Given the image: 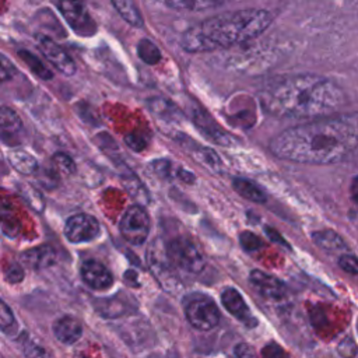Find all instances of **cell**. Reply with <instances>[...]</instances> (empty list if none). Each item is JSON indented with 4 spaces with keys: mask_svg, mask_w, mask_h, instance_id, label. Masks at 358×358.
Segmentation results:
<instances>
[{
    "mask_svg": "<svg viewBox=\"0 0 358 358\" xmlns=\"http://www.w3.org/2000/svg\"><path fill=\"white\" fill-rule=\"evenodd\" d=\"M274 157L285 161L329 165L358 151V112L329 115L292 126L270 141Z\"/></svg>",
    "mask_w": 358,
    "mask_h": 358,
    "instance_id": "1",
    "label": "cell"
},
{
    "mask_svg": "<svg viewBox=\"0 0 358 358\" xmlns=\"http://www.w3.org/2000/svg\"><path fill=\"white\" fill-rule=\"evenodd\" d=\"M262 108L277 117L316 119L337 112L347 102L333 80L303 73L273 77L259 91Z\"/></svg>",
    "mask_w": 358,
    "mask_h": 358,
    "instance_id": "2",
    "label": "cell"
},
{
    "mask_svg": "<svg viewBox=\"0 0 358 358\" xmlns=\"http://www.w3.org/2000/svg\"><path fill=\"white\" fill-rule=\"evenodd\" d=\"M273 14L264 8H242L211 15L180 36V48L187 53H206L228 49L262 35L273 22Z\"/></svg>",
    "mask_w": 358,
    "mask_h": 358,
    "instance_id": "3",
    "label": "cell"
},
{
    "mask_svg": "<svg viewBox=\"0 0 358 358\" xmlns=\"http://www.w3.org/2000/svg\"><path fill=\"white\" fill-rule=\"evenodd\" d=\"M165 248L172 264L178 271L196 275L206 267L207 260L200 246L187 236H175L165 245Z\"/></svg>",
    "mask_w": 358,
    "mask_h": 358,
    "instance_id": "4",
    "label": "cell"
},
{
    "mask_svg": "<svg viewBox=\"0 0 358 358\" xmlns=\"http://www.w3.org/2000/svg\"><path fill=\"white\" fill-rule=\"evenodd\" d=\"M147 260L152 274L159 281L161 287H164L169 292H176L180 289L182 282L180 277L178 275L179 271L172 264L162 241L155 239L150 245L147 252Z\"/></svg>",
    "mask_w": 358,
    "mask_h": 358,
    "instance_id": "5",
    "label": "cell"
},
{
    "mask_svg": "<svg viewBox=\"0 0 358 358\" xmlns=\"http://www.w3.org/2000/svg\"><path fill=\"white\" fill-rule=\"evenodd\" d=\"M150 232V217L141 206L129 207L120 220V234L131 245L145 242Z\"/></svg>",
    "mask_w": 358,
    "mask_h": 358,
    "instance_id": "6",
    "label": "cell"
},
{
    "mask_svg": "<svg viewBox=\"0 0 358 358\" xmlns=\"http://www.w3.org/2000/svg\"><path fill=\"white\" fill-rule=\"evenodd\" d=\"M57 7L69 27L77 35L90 36L95 34L96 25L83 0H59Z\"/></svg>",
    "mask_w": 358,
    "mask_h": 358,
    "instance_id": "7",
    "label": "cell"
},
{
    "mask_svg": "<svg viewBox=\"0 0 358 358\" xmlns=\"http://www.w3.org/2000/svg\"><path fill=\"white\" fill-rule=\"evenodd\" d=\"M187 322L197 330H211L220 322V310L215 302L207 296L193 298L185 308Z\"/></svg>",
    "mask_w": 358,
    "mask_h": 358,
    "instance_id": "8",
    "label": "cell"
},
{
    "mask_svg": "<svg viewBox=\"0 0 358 358\" xmlns=\"http://www.w3.org/2000/svg\"><path fill=\"white\" fill-rule=\"evenodd\" d=\"M101 232L99 222L88 214H76L64 225V235L73 243H81L95 239Z\"/></svg>",
    "mask_w": 358,
    "mask_h": 358,
    "instance_id": "9",
    "label": "cell"
},
{
    "mask_svg": "<svg viewBox=\"0 0 358 358\" xmlns=\"http://www.w3.org/2000/svg\"><path fill=\"white\" fill-rule=\"evenodd\" d=\"M249 281L253 285V288L266 299L277 302L282 301L287 295V289L282 281H280L277 277L260 271V270H253L249 275Z\"/></svg>",
    "mask_w": 358,
    "mask_h": 358,
    "instance_id": "10",
    "label": "cell"
},
{
    "mask_svg": "<svg viewBox=\"0 0 358 358\" xmlns=\"http://www.w3.org/2000/svg\"><path fill=\"white\" fill-rule=\"evenodd\" d=\"M39 49L43 56L64 76H73L77 70L74 60L64 52V49L57 45L53 39L45 36L39 41Z\"/></svg>",
    "mask_w": 358,
    "mask_h": 358,
    "instance_id": "11",
    "label": "cell"
},
{
    "mask_svg": "<svg viewBox=\"0 0 358 358\" xmlns=\"http://www.w3.org/2000/svg\"><path fill=\"white\" fill-rule=\"evenodd\" d=\"M221 303L231 315H234L238 320H241L246 326L252 327L257 324V320L252 315L243 296L235 288H227L221 292Z\"/></svg>",
    "mask_w": 358,
    "mask_h": 358,
    "instance_id": "12",
    "label": "cell"
},
{
    "mask_svg": "<svg viewBox=\"0 0 358 358\" xmlns=\"http://www.w3.org/2000/svg\"><path fill=\"white\" fill-rule=\"evenodd\" d=\"M21 133L22 120L18 113L8 106H0V140L15 145L21 140Z\"/></svg>",
    "mask_w": 358,
    "mask_h": 358,
    "instance_id": "13",
    "label": "cell"
},
{
    "mask_svg": "<svg viewBox=\"0 0 358 358\" xmlns=\"http://www.w3.org/2000/svg\"><path fill=\"white\" fill-rule=\"evenodd\" d=\"M81 278L92 289H105L113 282L112 273L96 260H87L81 266Z\"/></svg>",
    "mask_w": 358,
    "mask_h": 358,
    "instance_id": "14",
    "label": "cell"
},
{
    "mask_svg": "<svg viewBox=\"0 0 358 358\" xmlns=\"http://www.w3.org/2000/svg\"><path fill=\"white\" fill-rule=\"evenodd\" d=\"M21 260L27 267L41 270L56 263V252L49 245H41L24 252Z\"/></svg>",
    "mask_w": 358,
    "mask_h": 358,
    "instance_id": "15",
    "label": "cell"
},
{
    "mask_svg": "<svg viewBox=\"0 0 358 358\" xmlns=\"http://www.w3.org/2000/svg\"><path fill=\"white\" fill-rule=\"evenodd\" d=\"M53 334L63 344H74L83 334V326L74 316H63L53 323Z\"/></svg>",
    "mask_w": 358,
    "mask_h": 358,
    "instance_id": "16",
    "label": "cell"
},
{
    "mask_svg": "<svg viewBox=\"0 0 358 358\" xmlns=\"http://www.w3.org/2000/svg\"><path fill=\"white\" fill-rule=\"evenodd\" d=\"M151 168L155 172V175H158L162 179L178 178L185 182H189V183H192L194 180V175L190 171L172 162L171 159H165V158L155 159L151 162Z\"/></svg>",
    "mask_w": 358,
    "mask_h": 358,
    "instance_id": "17",
    "label": "cell"
},
{
    "mask_svg": "<svg viewBox=\"0 0 358 358\" xmlns=\"http://www.w3.org/2000/svg\"><path fill=\"white\" fill-rule=\"evenodd\" d=\"M166 7L178 11H203L224 6L229 0H161Z\"/></svg>",
    "mask_w": 358,
    "mask_h": 358,
    "instance_id": "18",
    "label": "cell"
},
{
    "mask_svg": "<svg viewBox=\"0 0 358 358\" xmlns=\"http://www.w3.org/2000/svg\"><path fill=\"white\" fill-rule=\"evenodd\" d=\"M7 159L11 164V166L24 175H31L38 171V161L34 155L24 150H13L7 154Z\"/></svg>",
    "mask_w": 358,
    "mask_h": 358,
    "instance_id": "19",
    "label": "cell"
},
{
    "mask_svg": "<svg viewBox=\"0 0 358 358\" xmlns=\"http://www.w3.org/2000/svg\"><path fill=\"white\" fill-rule=\"evenodd\" d=\"M119 15L131 27L141 28L144 25V18L136 6L134 0H110Z\"/></svg>",
    "mask_w": 358,
    "mask_h": 358,
    "instance_id": "20",
    "label": "cell"
},
{
    "mask_svg": "<svg viewBox=\"0 0 358 358\" xmlns=\"http://www.w3.org/2000/svg\"><path fill=\"white\" fill-rule=\"evenodd\" d=\"M193 158L203 165L204 168H207L208 171H211L213 173H221L224 171V165L222 161L220 159V157L211 150V148H206L201 145H193V151H190Z\"/></svg>",
    "mask_w": 358,
    "mask_h": 358,
    "instance_id": "21",
    "label": "cell"
},
{
    "mask_svg": "<svg viewBox=\"0 0 358 358\" xmlns=\"http://www.w3.org/2000/svg\"><path fill=\"white\" fill-rule=\"evenodd\" d=\"M313 242L320 246L324 250H330V252H343L347 249V243L344 242V239L334 231L331 229H323V231H317L312 235Z\"/></svg>",
    "mask_w": 358,
    "mask_h": 358,
    "instance_id": "22",
    "label": "cell"
},
{
    "mask_svg": "<svg viewBox=\"0 0 358 358\" xmlns=\"http://www.w3.org/2000/svg\"><path fill=\"white\" fill-rule=\"evenodd\" d=\"M232 186L236 193H239L243 199L250 200L253 203H264L267 196L262 187H259L252 180L243 179V178H235L232 182Z\"/></svg>",
    "mask_w": 358,
    "mask_h": 358,
    "instance_id": "23",
    "label": "cell"
},
{
    "mask_svg": "<svg viewBox=\"0 0 358 358\" xmlns=\"http://www.w3.org/2000/svg\"><path fill=\"white\" fill-rule=\"evenodd\" d=\"M0 225L10 236H14L20 228V221L17 220L14 206L6 197H0Z\"/></svg>",
    "mask_w": 358,
    "mask_h": 358,
    "instance_id": "24",
    "label": "cell"
},
{
    "mask_svg": "<svg viewBox=\"0 0 358 358\" xmlns=\"http://www.w3.org/2000/svg\"><path fill=\"white\" fill-rule=\"evenodd\" d=\"M18 56L38 78H41V80H52L53 78L52 70H49V67H46L45 63L38 56L31 53L29 50H25V49L18 50Z\"/></svg>",
    "mask_w": 358,
    "mask_h": 358,
    "instance_id": "25",
    "label": "cell"
},
{
    "mask_svg": "<svg viewBox=\"0 0 358 358\" xmlns=\"http://www.w3.org/2000/svg\"><path fill=\"white\" fill-rule=\"evenodd\" d=\"M137 52H138V56L145 63H150V64L157 63L158 59H159V52H158L157 46L151 41H148V39H143V41L138 42Z\"/></svg>",
    "mask_w": 358,
    "mask_h": 358,
    "instance_id": "26",
    "label": "cell"
},
{
    "mask_svg": "<svg viewBox=\"0 0 358 358\" xmlns=\"http://www.w3.org/2000/svg\"><path fill=\"white\" fill-rule=\"evenodd\" d=\"M52 164L57 172L64 175H73L76 172V164L73 158L64 152H56L52 157Z\"/></svg>",
    "mask_w": 358,
    "mask_h": 358,
    "instance_id": "27",
    "label": "cell"
},
{
    "mask_svg": "<svg viewBox=\"0 0 358 358\" xmlns=\"http://www.w3.org/2000/svg\"><path fill=\"white\" fill-rule=\"evenodd\" d=\"M124 185H126V189L129 190V193L134 199H137L140 203H148L147 189L143 186V183L136 176L131 175L129 179H124Z\"/></svg>",
    "mask_w": 358,
    "mask_h": 358,
    "instance_id": "28",
    "label": "cell"
},
{
    "mask_svg": "<svg viewBox=\"0 0 358 358\" xmlns=\"http://www.w3.org/2000/svg\"><path fill=\"white\" fill-rule=\"evenodd\" d=\"M239 239H241V245L245 250H249V252H253V250H257L263 246V241L255 235L253 232L250 231H243L241 235H239Z\"/></svg>",
    "mask_w": 358,
    "mask_h": 358,
    "instance_id": "29",
    "label": "cell"
},
{
    "mask_svg": "<svg viewBox=\"0 0 358 358\" xmlns=\"http://www.w3.org/2000/svg\"><path fill=\"white\" fill-rule=\"evenodd\" d=\"M15 73H17V69L14 63L7 56L0 53V83L11 80L15 76Z\"/></svg>",
    "mask_w": 358,
    "mask_h": 358,
    "instance_id": "30",
    "label": "cell"
},
{
    "mask_svg": "<svg viewBox=\"0 0 358 358\" xmlns=\"http://www.w3.org/2000/svg\"><path fill=\"white\" fill-rule=\"evenodd\" d=\"M338 264L344 271L350 274H358V257L347 253L341 255L338 259Z\"/></svg>",
    "mask_w": 358,
    "mask_h": 358,
    "instance_id": "31",
    "label": "cell"
},
{
    "mask_svg": "<svg viewBox=\"0 0 358 358\" xmlns=\"http://www.w3.org/2000/svg\"><path fill=\"white\" fill-rule=\"evenodd\" d=\"M13 323H14L13 310L10 309V306H8L3 299H0V329L6 330V329H8Z\"/></svg>",
    "mask_w": 358,
    "mask_h": 358,
    "instance_id": "32",
    "label": "cell"
},
{
    "mask_svg": "<svg viewBox=\"0 0 358 358\" xmlns=\"http://www.w3.org/2000/svg\"><path fill=\"white\" fill-rule=\"evenodd\" d=\"M263 358H289L287 351H284L278 344L270 343L262 351Z\"/></svg>",
    "mask_w": 358,
    "mask_h": 358,
    "instance_id": "33",
    "label": "cell"
},
{
    "mask_svg": "<svg viewBox=\"0 0 358 358\" xmlns=\"http://www.w3.org/2000/svg\"><path fill=\"white\" fill-rule=\"evenodd\" d=\"M338 352L343 358H352L358 350H357V345L350 338V337H345L340 344H338Z\"/></svg>",
    "mask_w": 358,
    "mask_h": 358,
    "instance_id": "34",
    "label": "cell"
},
{
    "mask_svg": "<svg viewBox=\"0 0 358 358\" xmlns=\"http://www.w3.org/2000/svg\"><path fill=\"white\" fill-rule=\"evenodd\" d=\"M234 352H235L236 358H257L256 350L250 344H248V343L236 344Z\"/></svg>",
    "mask_w": 358,
    "mask_h": 358,
    "instance_id": "35",
    "label": "cell"
},
{
    "mask_svg": "<svg viewBox=\"0 0 358 358\" xmlns=\"http://www.w3.org/2000/svg\"><path fill=\"white\" fill-rule=\"evenodd\" d=\"M6 278L7 281L10 282H18L24 278V273H22V268L17 264V263H13L10 264L8 268H6Z\"/></svg>",
    "mask_w": 358,
    "mask_h": 358,
    "instance_id": "36",
    "label": "cell"
},
{
    "mask_svg": "<svg viewBox=\"0 0 358 358\" xmlns=\"http://www.w3.org/2000/svg\"><path fill=\"white\" fill-rule=\"evenodd\" d=\"M126 143H127L129 147H131V148L136 150V151H140V150L144 147V141H143L140 137L134 136V134L127 136V137H126Z\"/></svg>",
    "mask_w": 358,
    "mask_h": 358,
    "instance_id": "37",
    "label": "cell"
},
{
    "mask_svg": "<svg viewBox=\"0 0 358 358\" xmlns=\"http://www.w3.org/2000/svg\"><path fill=\"white\" fill-rule=\"evenodd\" d=\"M352 358H358V352H357V354H355Z\"/></svg>",
    "mask_w": 358,
    "mask_h": 358,
    "instance_id": "38",
    "label": "cell"
},
{
    "mask_svg": "<svg viewBox=\"0 0 358 358\" xmlns=\"http://www.w3.org/2000/svg\"><path fill=\"white\" fill-rule=\"evenodd\" d=\"M357 333H358V322H357Z\"/></svg>",
    "mask_w": 358,
    "mask_h": 358,
    "instance_id": "39",
    "label": "cell"
}]
</instances>
